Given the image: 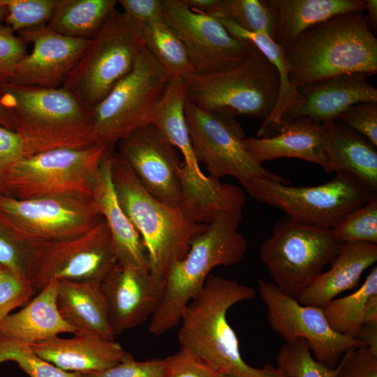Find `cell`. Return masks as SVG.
Wrapping results in <instances>:
<instances>
[{
    "label": "cell",
    "instance_id": "11a10c76",
    "mask_svg": "<svg viewBox=\"0 0 377 377\" xmlns=\"http://www.w3.org/2000/svg\"><path fill=\"white\" fill-rule=\"evenodd\" d=\"M7 15V9L3 1L0 0V24L5 21L6 17Z\"/></svg>",
    "mask_w": 377,
    "mask_h": 377
},
{
    "label": "cell",
    "instance_id": "2e32d148",
    "mask_svg": "<svg viewBox=\"0 0 377 377\" xmlns=\"http://www.w3.org/2000/svg\"><path fill=\"white\" fill-rule=\"evenodd\" d=\"M165 23L184 45L195 73H210L242 63L251 44L232 36L215 17L195 11L183 0H163Z\"/></svg>",
    "mask_w": 377,
    "mask_h": 377
},
{
    "label": "cell",
    "instance_id": "5bb4252c",
    "mask_svg": "<svg viewBox=\"0 0 377 377\" xmlns=\"http://www.w3.org/2000/svg\"><path fill=\"white\" fill-rule=\"evenodd\" d=\"M31 244L29 282L34 293L53 279L102 283L117 263L104 219L79 237Z\"/></svg>",
    "mask_w": 377,
    "mask_h": 377
},
{
    "label": "cell",
    "instance_id": "f35d334b",
    "mask_svg": "<svg viewBox=\"0 0 377 377\" xmlns=\"http://www.w3.org/2000/svg\"><path fill=\"white\" fill-rule=\"evenodd\" d=\"M31 256V244L19 237L0 216V265L29 282Z\"/></svg>",
    "mask_w": 377,
    "mask_h": 377
},
{
    "label": "cell",
    "instance_id": "4fadbf2b",
    "mask_svg": "<svg viewBox=\"0 0 377 377\" xmlns=\"http://www.w3.org/2000/svg\"><path fill=\"white\" fill-rule=\"evenodd\" d=\"M0 216L29 243L79 237L103 217L92 195L64 194L20 200L0 195Z\"/></svg>",
    "mask_w": 377,
    "mask_h": 377
},
{
    "label": "cell",
    "instance_id": "ba28073f",
    "mask_svg": "<svg viewBox=\"0 0 377 377\" xmlns=\"http://www.w3.org/2000/svg\"><path fill=\"white\" fill-rule=\"evenodd\" d=\"M170 80L144 45L131 72L90 112L96 143L116 145L152 124Z\"/></svg>",
    "mask_w": 377,
    "mask_h": 377
},
{
    "label": "cell",
    "instance_id": "5b68a950",
    "mask_svg": "<svg viewBox=\"0 0 377 377\" xmlns=\"http://www.w3.org/2000/svg\"><path fill=\"white\" fill-rule=\"evenodd\" d=\"M0 94L13 112L15 131L37 153L96 145L90 112L64 87L40 88L7 82L0 85Z\"/></svg>",
    "mask_w": 377,
    "mask_h": 377
},
{
    "label": "cell",
    "instance_id": "db71d44e",
    "mask_svg": "<svg viewBox=\"0 0 377 377\" xmlns=\"http://www.w3.org/2000/svg\"><path fill=\"white\" fill-rule=\"evenodd\" d=\"M31 297L30 295L20 297L0 307V320L13 309L25 303Z\"/></svg>",
    "mask_w": 377,
    "mask_h": 377
},
{
    "label": "cell",
    "instance_id": "83f0119b",
    "mask_svg": "<svg viewBox=\"0 0 377 377\" xmlns=\"http://www.w3.org/2000/svg\"><path fill=\"white\" fill-rule=\"evenodd\" d=\"M278 15L275 41L285 50L309 29L338 15L364 11L362 0H268Z\"/></svg>",
    "mask_w": 377,
    "mask_h": 377
},
{
    "label": "cell",
    "instance_id": "f1b7e54d",
    "mask_svg": "<svg viewBox=\"0 0 377 377\" xmlns=\"http://www.w3.org/2000/svg\"><path fill=\"white\" fill-rule=\"evenodd\" d=\"M235 38L258 49L276 67L280 77V87L275 106L269 116L263 120L256 137L270 136L280 128L284 113L302 101L297 88L290 82L284 56V49L269 36L260 32L246 31L226 17L216 18Z\"/></svg>",
    "mask_w": 377,
    "mask_h": 377
},
{
    "label": "cell",
    "instance_id": "f907efd6",
    "mask_svg": "<svg viewBox=\"0 0 377 377\" xmlns=\"http://www.w3.org/2000/svg\"><path fill=\"white\" fill-rule=\"evenodd\" d=\"M192 10L209 15L216 8L219 0H183Z\"/></svg>",
    "mask_w": 377,
    "mask_h": 377
},
{
    "label": "cell",
    "instance_id": "6da1fadb",
    "mask_svg": "<svg viewBox=\"0 0 377 377\" xmlns=\"http://www.w3.org/2000/svg\"><path fill=\"white\" fill-rule=\"evenodd\" d=\"M251 287L210 274L202 291L184 309L179 324L180 348L192 353L219 374L229 377H288L276 367L256 368L242 358L238 339L227 320L235 304L253 300Z\"/></svg>",
    "mask_w": 377,
    "mask_h": 377
},
{
    "label": "cell",
    "instance_id": "1f68e13d",
    "mask_svg": "<svg viewBox=\"0 0 377 377\" xmlns=\"http://www.w3.org/2000/svg\"><path fill=\"white\" fill-rule=\"evenodd\" d=\"M145 46L170 79L195 73L188 52L163 20L142 27Z\"/></svg>",
    "mask_w": 377,
    "mask_h": 377
},
{
    "label": "cell",
    "instance_id": "7402d4cb",
    "mask_svg": "<svg viewBox=\"0 0 377 377\" xmlns=\"http://www.w3.org/2000/svg\"><path fill=\"white\" fill-rule=\"evenodd\" d=\"M34 352L56 367L71 372H98L133 357L114 340L82 332L69 339L58 337L29 345Z\"/></svg>",
    "mask_w": 377,
    "mask_h": 377
},
{
    "label": "cell",
    "instance_id": "b9f144b4",
    "mask_svg": "<svg viewBox=\"0 0 377 377\" xmlns=\"http://www.w3.org/2000/svg\"><path fill=\"white\" fill-rule=\"evenodd\" d=\"M337 121L377 147V102L357 103L343 112Z\"/></svg>",
    "mask_w": 377,
    "mask_h": 377
},
{
    "label": "cell",
    "instance_id": "f5cc1de1",
    "mask_svg": "<svg viewBox=\"0 0 377 377\" xmlns=\"http://www.w3.org/2000/svg\"><path fill=\"white\" fill-rule=\"evenodd\" d=\"M367 14L366 18L370 29L372 30L376 29L377 27V1L376 0H366L364 1Z\"/></svg>",
    "mask_w": 377,
    "mask_h": 377
},
{
    "label": "cell",
    "instance_id": "cb8c5ba5",
    "mask_svg": "<svg viewBox=\"0 0 377 377\" xmlns=\"http://www.w3.org/2000/svg\"><path fill=\"white\" fill-rule=\"evenodd\" d=\"M377 261V244L342 243L330 267L296 297L303 305L323 308L339 294L356 288L364 272Z\"/></svg>",
    "mask_w": 377,
    "mask_h": 377
},
{
    "label": "cell",
    "instance_id": "3957f363",
    "mask_svg": "<svg viewBox=\"0 0 377 377\" xmlns=\"http://www.w3.org/2000/svg\"><path fill=\"white\" fill-rule=\"evenodd\" d=\"M241 210L222 212L191 242L184 258L169 270L158 306L149 318L148 332L161 335L179 325L182 314L202 290L211 271L239 264L248 248L239 232Z\"/></svg>",
    "mask_w": 377,
    "mask_h": 377
},
{
    "label": "cell",
    "instance_id": "7a4b0ae2",
    "mask_svg": "<svg viewBox=\"0 0 377 377\" xmlns=\"http://www.w3.org/2000/svg\"><path fill=\"white\" fill-rule=\"evenodd\" d=\"M284 56L296 88L342 74L371 76L377 72V38L364 11H351L309 29Z\"/></svg>",
    "mask_w": 377,
    "mask_h": 377
},
{
    "label": "cell",
    "instance_id": "7c38bea8",
    "mask_svg": "<svg viewBox=\"0 0 377 377\" xmlns=\"http://www.w3.org/2000/svg\"><path fill=\"white\" fill-rule=\"evenodd\" d=\"M108 146L56 148L16 163L7 179L10 196L26 200L64 194L91 195V184Z\"/></svg>",
    "mask_w": 377,
    "mask_h": 377
},
{
    "label": "cell",
    "instance_id": "60d3db41",
    "mask_svg": "<svg viewBox=\"0 0 377 377\" xmlns=\"http://www.w3.org/2000/svg\"><path fill=\"white\" fill-rule=\"evenodd\" d=\"M28 54L27 43L6 24H0V85L8 82Z\"/></svg>",
    "mask_w": 377,
    "mask_h": 377
},
{
    "label": "cell",
    "instance_id": "e575fe53",
    "mask_svg": "<svg viewBox=\"0 0 377 377\" xmlns=\"http://www.w3.org/2000/svg\"><path fill=\"white\" fill-rule=\"evenodd\" d=\"M276 367L288 377H337L341 359L334 368L316 360L303 339L283 344L276 355Z\"/></svg>",
    "mask_w": 377,
    "mask_h": 377
},
{
    "label": "cell",
    "instance_id": "e0dca14e",
    "mask_svg": "<svg viewBox=\"0 0 377 377\" xmlns=\"http://www.w3.org/2000/svg\"><path fill=\"white\" fill-rule=\"evenodd\" d=\"M117 145V151L151 196L170 207L179 205L184 162L177 149L155 126L133 132Z\"/></svg>",
    "mask_w": 377,
    "mask_h": 377
},
{
    "label": "cell",
    "instance_id": "f6af8a7d",
    "mask_svg": "<svg viewBox=\"0 0 377 377\" xmlns=\"http://www.w3.org/2000/svg\"><path fill=\"white\" fill-rule=\"evenodd\" d=\"M165 377H219V374L188 351L179 348L168 357Z\"/></svg>",
    "mask_w": 377,
    "mask_h": 377
},
{
    "label": "cell",
    "instance_id": "d6a6232c",
    "mask_svg": "<svg viewBox=\"0 0 377 377\" xmlns=\"http://www.w3.org/2000/svg\"><path fill=\"white\" fill-rule=\"evenodd\" d=\"M377 294V267H374L364 283L351 294L334 298L323 308L331 328L336 332L357 337L363 326V314L369 299Z\"/></svg>",
    "mask_w": 377,
    "mask_h": 377
},
{
    "label": "cell",
    "instance_id": "ab89813d",
    "mask_svg": "<svg viewBox=\"0 0 377 377\" xmlns=\"http://www.w3.org/2000/svg\"><path fill=\"white\" fill-rule=\"evenodd\" d=\"M36 153L21 134L0 126V195L10 196L7 179L13 165Z\"/></svg>",
    "mask_w": 377,
    "mask_h": 377
},
{
    "label": "cell",
    "instance_id": "8fae6325",
    "mask_svg": "<svg viewBox=\"0 0 377 377\" xmlns=\"http://www.w3.org/2000/svg\"><path fill=\"white\" fill-rule=\"evenodd\" d=\"M185 114L193 151L198 163H203L209 177L220 180L236 178L247 191L258 178L290 185L256 162L245 147V133L228 110L208 112L186 101Z\"/></svg>",
    "mask_w": 377,
    "mask_h": 377
},
{
    "label": "cell",
    "instance_id": "44dd1931",
    "mask_svg": "<svg viewBox=\"0 0 377 377\" xmlns=\"http://www.w3.org/2000/svg\"><path fill=\"white\" fill-rule=\"evenodd\" d=\"M115 145L107 147L91 184V195L107 223L117 263L149 270L142 239L122 209L112 179V156Z\"/></svg>",
    "mask_w": 377,
    "mask_h": 377
},
{
    "label": "cell",
    "instance_id": "681fc988",
    "mask_svg": "<svg viewBox=\"0 0 377 377\" xmlns=\"http://www.w3.org/2000/svg\"><path fill=\"white\" fill-rule=\"evenodd\" d=\"M363 325L377 327V294L372 295L367 302L364 308Z\"/></svg>",
    "mask_w": 377,
    "mask_h": 377
},
{
    "label": "cell",
    "instance_id": "277c9868",
    "mask_svg": "<svg viewBox=\"0 0 377 377\" xmlns=\"http://www.w3.org/2000/svg\"><path fill=\"white\" fill-rule=\"evenodd\" d=\"M111 171L118 201L145 246L149 272L164 282L172 266L185 257L193 239L207 225L191 221L178 207L151 196L115 149Z\"/></svg>",
    "mask_w": 377,
    "mask_h": 377
},
{
    "label": "cell",
    "instance_id": "9a60e30c",
    "mask_svg": "<svg viewBox=\"0 0 377 377\" xmlns=\"http://www.w3.org/2000/svg\"><path fill=\"white\" fill-rule=\"evenodd\" d=\"M258 293L272 330L286 343L304 340L314 358L328 367L334 368L348 350L364 346L357 339L334 332L323 308L300 304L272 282L258 280Z\"/></svg>",
    "mask_w": 377,
    "mask_h": 377
},
{
    "label": "cell",
    "instance_id": "8992f818",
    "mask_svg": "<svg viewBox=\"0 0 377 377\" xmlns=\"http://www.w3.org/2000/svg\"><path fill=\"white\" fill-rule=\"evenodd\" d=\"M186 101L208 112L267 119L279 95L276 67L255 46L239 64L221 71L193 73L184 78Z\"/></svg>",
    "mask_w": 377,
    "mask_h": 377
},
{
    "label": "cell",
    "instance_id": "484cf974",
    "mask_svg": "<svg viewBox=\"0 0 377 377\" xmlns=\"http://www.w3.org/2000/svg\"><path fill=\"white\" fill-rule=\"evenodd\" d=\"M323 126L324 148L330 172L350 174L376 193L377 147L338 121Z\"/></svg>",
    "mask_w": 377,
    "mask_h": 377
},
{
    "label": "cell",
    "instance_id": "9f6ffc18",
    "mask_svg": "<svg viewBox=\"0 0 377 377\" xmlns=\"http://www.w3.org/2000/svg\"><path fill=\"white\" fill-rule=\"evenodd\" d=\"M219 377H229V376L219 374Z\"/></svg>",
    "mask_w": 377,
    "mask_h": 377
},
{
    "label": "cell",
    "instance_id": "4dcf8cb0",
    "mask_svg": "<svg viewBox=\"0 0 377 377\" xmlns=\"http://www.w3.org/2000/svg\"><path fill=\"white\" fill-rule=\"evenodd\" d=\"M116 0H60L46 25L73 38L91 39L117 10Z\"/></svg>",
    "mask_w": 377,
    "mask_h": 377
},
{
    "label": "cell",
    "instance_id": "ee69618b",
    "mask_svg": "<svg viewBox=\"0 0 377 377\" xmlns=\"http://www.w3.org/2000/svg\"><path fill=\"white\" fill-rule=\"evenodd\" d=\"M337 377H377V354L365 346L346 351Z\"/></svg>",
    "mask_w": 377,
    "mask_h": 377
},
{
    "label": "cell",
    "instance_id": "ac0fdd59",
    "mask_svg": "<svg viewBox=\"0 0 377 377\" xmlns=\"http://www.w3.org/2000/svg\"><path fill=\"white\" fill-rule=\"evenodd\" d=\"M32 50L17 65L11 84L40 88L61 87L73 71L89 40L59 34L47 26L17 33Z\"/></svg>",
    "mask_w": 377,
    "mask_h": 377
},
{
    "label": "cell",
    "instance_id": "52a82bcc",
    "mask_svg": "<svg viewBox=\"0 0 377 377\" xmlns=\"http://www.w3.org/2000/svg\"><path fill=\"white\" fill-rule=\"evenodd\" d=\"M144 45L142 26L116 10L89 40L61 87L91 112L131 72Z\"/></svg>",
    "mask_w": 377,
    "mask_h": 377
},
{
    "label": "cell",
    "instance_id": "f546056e",
    "mask_svg": "<svg viewBox=\"0 0 377 377\" xmlns=\"http://www.w3.org/2000/svg\"><path fill=\"white\" fill-rule=\"evenodd\" d=\"M186 101L184 78L170 80L155 112L152 124L183 156V172L193 179H206L194 155L185 114Z\"/></svg>",
    "mask_w": 377,
    "mask_h": 377
},
{
    "label": "cell",
    "instance_id": "ffe728a7",
    "mask_svg": "<svg viewBox=\"0 0 377 377\" xmlns=\"http://www.w3.org/2000/svg\"><path fill=\"white\" fill-rule=\"evenodd\" d=\"M369 76L362 73L342 74L298 87L302 101L284 113L281 126L300 118L331 123L357 103L377 102V89L369 82Z\"/></svg>",
    "mask_w": 377,
    "mask_h": 377
},
{
    "label": "cell",
    "instance_id": "7dc6e473",
    "mask_svg": "<svg viewBox=\"0 0 377 377\" xmlns=\"http://www.w3.org/2000/svg\"><path fill=\"white\" fill-rule=\"evenodd\" d=\"M28 281L12 270L0 266V307L24 295H33Z\"/></svg>",
    "mask_w": 377,
    "mask_h": 377
},
{
    "label": "cell",
    "instance_id": "d590c367",
    "mask_svg": "<svg viewBox=\"0 0 377 377\" xmlns=\"http://www.w3.org/2000/svg\"><path fill=\"white\" fill-rule=\"evenodd\" d=\"M342 243L377 244V194L362 206L346 214L332 230Z\"/></svg>",
    "mask_w": 377,
    "mask_h": 377
},
{
    "label": "cell",
    "instance_id": "8d00e7d4",
    "mask_svg": "<svg viewBox=\"0 0 377 377\" xmlns=\"http://www.w3.org/2000/svg\"><path fill=\"white\" fill-rule=\"evenodd\" d=\"M6 361L15 362L29 377H83L43 360L29 344L0 337V364Z\"/></svg>",
    "mask_w": 377,
    "mask_h": 377
},
{
    "label": "cell",
    "instance_id": "816d5d0a",
    "mask_svg": "<svg viewBox=\"0 0 377 377\" xmlns=\"http://www.w3.org/2000/svg\"><path fill=\"white\" fill-rule=\"evenodd\" d=\"M0 126L15 131V123L13 112L0 94Z\"/></svg>",
    "mask_w": 377,
    "mask_h": 377
},
{
    "label": "cell",
    "instance_id": "4316f807",
    "mask_svg": "<svg viewBox=\"0 0 377 377\" xmlns=\"http://www.w3.org/2000/svg\"><path fill=\"white\" fill-rule=\"evenodd\" d=\"M57 305L63 319L79 333L114 340L101 283L58 280Z\"/></svg>",
    "mask_w": 377,
    "mask_h": 377
},
{
    "label": "cell",
    "instance_id": "bcb514c9",
    "mask_svg": "<svg viewBox=\"0 0 377 377\" xmlns=\"http://www.w3.org/2000/svg\"><path fill=\"white\" fill-rule=\"evenodd\" d=\"M123 12L142 27L162 21L163 0H119Z\"/></svg>",
    "mask_w": 377,
    "mask_h": 377
},
{
    "label": "cell",
    "instance_id": "9c48e42d",
    "mask_svg": "<svg viewBox=\"0 0 377 377\" xmlns=\"http://www.w3.org/2000/svg\"><path fill=\"white\" fill-rule=\"evenodd\" d=\"M341 244L330 229L298 223L283 216L261 244L260 258L272 283L296 298L323 272Z\"/></svg>",
    "mask_w": 377,
    "mask_h": 377
},
{
    "label": "cell",
    "instance_id": "7bdbcfd3",
    "mask_svg": "<svg viewBox=\"0 0 377 377\" xmlns=\"http://www.w3.org/2000/svg\"><path fill=\"white\" fill-rule=\"evenodd\" d=\"M168 363V357L144 361L133 358L101 371L81 374L83 377H165Z\"/></svg>",
    "mask_w": 377,
    "mask_h": 377
},
{
    "label": "cell",
    "instance_id": "603a6c76",
    "mask_svg": "<svg viewBox=\"0 0 377 377\" xmlns=\"http://www.w3.org/2000/svg\"><path fill=\"white\" fill-rule=\"evenodd\" d=\"M324 126L309 118L281 125L274 134L244 140L246 150L259 164L281 158H295L320 165L330 172L324 148Z\"/></svg>",
    "mask_w": 377,
    "mask_h": 377
},
{
    "label": "cell",
    "instance_id": "c3c4849f",
    "mask_svg": "<svg viewBox=\"0 0 377 377\" xmlns=\"http://www.w3.org/2000/svg\"><path fill=\"white\" fill-rule=\"evenodd\" d=\"M356 339L364 346L377 354V327L364 325Z\"/></svg>",
    "mask_w": 377,
    "mask_h": 377
},
{
    "label": "cell",
    "instance_id": "6f0895ef",
    "mask_svg": "<svg viewBox=\"0 0 377 377\" xmlns=\"http://www.w3.org/2000/svg\"><path fill=\"white\" fill-rule=\"evenodd\" d=\"M0 266H1V265H0Z\"/></svg>",
    "mask_w": 377,
    "mask_h": 377
},
{
    "label": "cell",
    "instance_id": "30bf717a",
    "mask_svg": "<svg viewBox=\"0 0 377 377\" xmlns=\"http://www.w3.org/2000/svg\"><path fill=\"white\" fill-rule=\"evenodd\" d=\"M247 192L257 201L283 211L296 223L330 230L373 194L355 177L343 172H335L331 180L312 186H293L258 178Z\"/></svg>",
    "mask_w": 377,
    "mask_h": 377
},
{
    "label": "cell",
    "instance_id": "836d02e7",
    "mask_svg": "<svg viewBox=\"0 0 377 377\" xmlns=\"http://www.w3.org/2000/svg\"><path fill=\"white\" fill-rule=\"evenodd\" d=\"M209 15L228 18L246 31L264 33L275 38L278 15L266 1L219 0Z\"/></svg>",
    "mask_w": 377,
    "mask_h": 377
},
{
    "label": "cell",
    "instance_id": "d4e9b609",
    "mask_svg": "<svg viewBox=\"0 0 377 377\" xmlns=\"http://www.w3.org/2000/svg\"><path fill=\"white\" fill-rule=\"evenodd\" d=\"M58 280L50 281L24 308L0 320V337L31 345L78 331L60 315L57 305Z\"/></svg>",
    "mask_w": 377,
    "mask_h": 377
},
{
    "label": "cell",
    "instance_id": "74e56055",
    "mask_svg": "<svg viewBox=\"0 0 377 377\" xmlns=\"http://www.w3.org/2000/svg\"><path fill=\"white\" fill-rule=\"evenodd\" d=\"M60 0H3L5 24L15 33L44 27L52 18Z\"/></svg>",
    "mask_w": 377,
    "mask_h": 377
},
{
    "label": "cell",
    "instance_id": "d6986e66",
    "mask_svg": "<svg viewBox=\"0 0 377 377\" xmlns=\"http://www.w3.org/2000/svg\"><path fill=\"white\" fill-rule=\"evenodd\" d=\"M114 337L151 318L160 302L164 282L149 272L116 263L101 283Z\"/></svg>",
    "mask_w": 377,
    "mask_h": 377
}]
</instances>
